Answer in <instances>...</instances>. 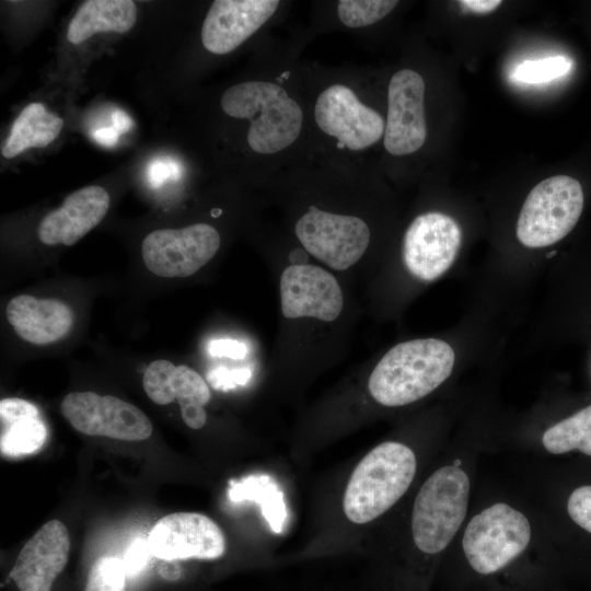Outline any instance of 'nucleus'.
I'll list each match as a JSON object with an SVG mask.
<instances>
[{"label": "nucleus", "instance_id": "f257e3e1", "mask_svg": "<svg viewBox=\"0 0 591 591\" xmlns=\"http://www.w3.org/2000/svg\"><path fill=\"white\" fill-rule=\"evenodd\" d=\"M452 347L437 338L401 343L391 348L373 369L368 389L379 404L408 405L430 394L452 373Z\"/></svg>", "mask_w": 591, "mask_h": 591}, {"label": "nucleus", "instance_id": "f03ea898", "mask_svg": "<svg viewBox=\"0 0 591 591\" xmlns=\"http://www.w3.org/2000/svg\"><path fill=\"white\" fill-rule=\"evenodd\" d=\"M417 471L413 450L385 441L358 463L344 495V512L357 524L373 521L391 509L407 491Z\"/></svg>", "mask_w": 591, "mask_h": 591}, {"label": "nucleus", "instance_id": "7ed1b4c3", "mask_svg": "<svg viewBox=\"0 0 591 591\" xmlns=\"http://www.w3.org/2000/svg\"><path fill=\"white\" fill-rule=\"evenodd\" d=\"M220 104L227 115L251 121L247 142L256 153H277L292 144L300 135L303 112L297 101L276 83H237L223 92Z\"/></svg>", "mask_w": 591, "mask_h": 591}, {"label": "nucleus", "instance_id": "20e7f679", "mask_svg": "<svg viewBox=\"0 0 591 591\" xmlns=\"http://www.w3.org/2000/svg\"><path fill=\"white\" fill-rule=\"evenodd\" d=\"M471 479L459 465L436 470L421 485L412 511V536L418 552L441 555L460 531L468 508Z\"/></svg>", "mask_w": 591, "mask_h": 591}, {"label": "nucleus", "instance_id": "39448f33", "mask_svg": "<svg viewBox=\"0 0 591 591\" xmlns=\"http://www.w3.org/2000/svg\"><path fill=\"white\" fill-rule=\"evenodd\" d=\"M580 183L567 175L540 182L526 196L517 222V237L526 247H545L564 239L583 209Z\"/></svg>", "mask_w": 591, "mask_h": 591}, {"label": "nucleus", "instance_id": "423d86ee", "mask_svg": "<svg viewBox=\"0 0 591 591\" xmlns=\"http://www.w3.org/2000/svg\"><path fill=\"white\" fill-rule=\"evenodd\" d=\"M294 232L309 253L336 270L356 264L370 243V230L362 219L314 206L297 221Z\"/></svg>", "mask_w": 591, "mask_h": 591}, {"label": "nucleus", "instance_id": "0eeeda50", "mask_svg": "<svg viewBox=\"0 0 591 591\" xmlns=\"http://www.w3.org/2000/svg\"><path fill=\"white\" fill-rule=\"evenodd\" d=\"M60 412L77 431L86 436L142 441L153 430L141 409L112 395L72 392L62 399Z\"/></svg>", "mask_w": 591, "mask_h": 591}, {"label": "nucleus", "instance_id": "6e6552de", "mask_svg": "<svg viewBox=\"0 0 591 591\" xmlns=\"http://www.w3.org/2000/svg\"><path fill=\"white\" fill-rule=\"evenodd\" d=\"M220 235L207 223L182 229H161L149 233L142 242L147 268L165 278L188 277L206 265L218 252Z\"/></svg>", "mask_w": 591, "mask_h": 591}, {"label": "nucleus", "instance_id": "1a4fd4ad", "mask_svg": "<svg viewBox=\"0 0 591 591\" xmlns=\"http://www.w3.org/2000/svg\"><path fill=\"white\" fill-rule=\"evenodd\" d=\"M461 244L462 231L453 218L441 212L424 213L406 230L404 263L414 277L432 281L452 266Z\"/></svg>", "mask_w": 591, "mask_h": 591}, {"label": "nucleus", "instance_id": "9d476101", "mask_svg": "<svg viewBox=\"0 0 591 591\" xmlns=\"http://www.w3.org/2000/svg\"><path fill=\"white\" fill-rule=\"evenodd\" d=\"M151 554L162 560H212L224 555L227 544L220 526L197 512H174L161 518L148 536Z\"/></svg>", "mask_w": 591, "mask_h": 591}, {"label": "nucleus", "instance_id": "9b49d317", "mask_svg": "<svg viewBox=\"0 0 591 591\" xmlns=\"http://www.w3.org/2000/svg\"><path fill=\"white\" fill-rule=\"evenodd\" d=\"M314 118L320 129L336 138L346 148L363 150L382 137V116L359 101L344 84H333L318 95Z\"/></svg>", "mask_w": 591, "mask_h": 591}, {"label": "nucleus", "instance_id": "f8f14e48", "mask_svg": "<svg viewBox=\"0 0 591 591\" xmlns=\"http://www.w3.org/2000/svg\"><path fill=\"white\" fill-rule=\"evenodd\" d=\"M425 81L410 69L395 72L389 83L384 147L393 155L419 150L426 141Z\"/></svg>", "mask_w": 591, "mask_h": 591}, {"label": "nucleus", "instance_id": "ddd939ff", "mask_svg": "<svg viewBox=\"0 0 591 591\" xmlns=\"http://www.w3.org/2000/svg\"><path fill=\"white\" fill-rule=\"evenodd\" d=\"M281 311L285 317H314L335 321L344 305L341 289L327 270L303 264L287 267L280 279Z\"/></svg>", "mask_w": 591, "mask_h": 591}, {"label": "nucleus", "instance_id": "4468645a", "mask_svg": "<svg viewBox=\"0 0 591 591\" xmlns=\"http://www.w3.org/2000/svg\"><path fill=\"white\" fill-rule=\"evenodd\" d=\"M142 384L148 397L158 405L176 399L186 426L192 429L205 426L207 414L204 406L211 395L207 382L194 369L163 359L155 360L146 368Z\"/></svg>", "mask_w": 591, "mask_h": 591}, {"label": "nucleus", "instance_id": "2eb2a0df", "mask_svg": "<svg viewBox=\"0 0 591 591\" xmlns=\"http://www.w3.org/2000/svg\"><path fill=\"white\" fill-rule=\"evenodd\" d=\"M69 551L66 525L50 520L24 544L10 577L20 591H50L68 561Z\"/></svg>", "mask_w": 591, "mask_h": 591}, {"label": "nucleus", "instance_id": "dca6fc26", "mask_svg": "<svg viewBox=\"0 0 591 591\" xmlns=\"http://www.w3.org/2000/svg\"><path fill=\"white\" fill-rule=\"evenodd\" d=\"M277 0H216L201 27L204 47L224 55L245 42L275 13Z\"/></svg>", "mask_w": 591, "mask_h": 591}, {"label": "nucleus", "instance_id": "f3484780", "mask_svg": "<svg viewBox=\"0 0 591 591\" xmlns=\"http://www.w3.org/2000/svg\"><path fill=\"white\" fill-rule=\"evenodd\" d=\"M109 202V195L101 186L92 185L73 192L59 208L40 220L38 239L46 245L76 244L103 220Z\"/></svg>", "mask_w": 591, "mask_h": 591}, {"label": "nucleus", "instance_id": "a211bd4d", "mask_svg": "<svg viewBox=\"0 0 591 591\" xmlns=\"http://www.w3.org/2000/svg\"><path fill=\"white\" fill-rule=\"evenodd\" d=\"M5 315L14 332L34 345H47L61 339L73 324V313L62 301L36 299L28 294L11 299Z\"/></svg>", "mask_w": 591, "mask_h": 591}, {"label": "nucleus", "instance_id": "6ab92c4d", "mask_svg": "<svg viewBox=\"0 0 591 591\" xmlns=\"http://www.w3.org/2000/svg\"><path fill=\"white\" fill-rule=\"evenodd\" d=\"M48 428L33 403L8 397L0 402V451L5 457H21L40 450Z\"/></svg>", "mask_w": 591, "mask_h": 591}, {"label": "nucleus", "instance_id": "aec40b11", "mask_svg": "<svg viewBox=\"0 0 591 591\" xmlns=\"http://www.w3.org/2000/svg\"><path fill=\"white\" fill-rule=\"evenodd\" d=\"M137 5L131 0H89L69 23L67 38L78 45L99 33H126L136 23Z\"/></svg>", "mask_w": 591, "mask_h": 591}, {"label": "nucleus", "instance_id": "412c9836", "mask_svg": "<svg viewBox=\"0 0 591 591\" xmlns=\"http://www.w3.org/2000/svg\"><path fill=\"white\" fill-rule=\"evenodd\" d=\"M63 120L42 103L26 105L15 118L2 147V155L12 159L30 148H43L60 134Z\"/></svg>", "mask_w": 591, "mask_h": 591}, {"label": "nucleus", "instance_id": "4be33fe9", "mask_svg": "<svg viewBox=\"0 0 591 591\" xmlns=\"http://www.w3.org/2000/svg\"><path fill=\"white\" fill-rule=\"evenodd\" d=\"M229 496L232 501L251 500L260 506L262 514L275 533L283 530L287 508L283 493L268 475H251L240 482H231Z\"/></svg>", "mask_w": 591, "mask_h": 591}, {"label": "nucleus", "instance_id": "5701e85b", "mask_svg": "<svg viewBox=\"0 0 591 591\" xmlns=\"http://www.w3.org/2000/svg\"><path fill=\"white\" fill-rule=\"evenodd\" d=\"M542 444L551 454L578 450L591 456V405L547 428Z\"/></svg>", "mask_w": 591, "mask_h": 591}, {"label": "nucleus", "instance_id": "b1692460", "mask_svg": "<svg viewBox=\"0 0 591 591\" xmlns=\"http://www.w3.org/2000/svg\"><path fill=\"white\" fill-rule=\"evenodd\" d=\"M398 4L393 0H340L337 13L348 27H363L385 18Z\"/></svg>", "mask_w": 591, "mask_h": 591}, {"label": "nucleus", "instance_id": "393cba45", "mask_svg": "<svg viewBox=\"0 0 591 591\" xmlns=\"http://www.w3.org/2000/svg\"><path fill=\"white\" fill-rule=\"evenodd\" d=\"M572 68V60L567 56H552L541 59L524 60L519 63L511 77L513 81L525 84H540L566 76Z\"/></svg>", "mask_w": 591, "mask_h": 591}, {"label": "nucleus", "instance_id": "a878e982", "mask_svg": "<svg viewBox=\"0 0 591 591\" xmlns=\"http://www.w3.org/2000/svg\"><path fill=\"white\" fill-rule=\"evenodd\" d=\"M126 576L121 559L100 557L89 571L84 591H126Z\"/></svg>", "mask_w": 591, "mask_h": 591}, {"label": "nucleus", "instance_id": "bb28decb", "mask_svg": "<svg viewBox=\"0 0 591 591\" xmlns=\"http://www.w3.org/2000/svg\"><path fill=\"white\" fill-rule=\"evenodd\" d=\"M567 512L579 528L591 534V485L572 490L567 500Z\"/></svg>", "mask_w": 591, "mask_h": 591}, {"label": "nucleus", "instance_id": "cd10ccee", "mask_svg": "<svg viewBox=\"0 0 591 591\" xmlns=\"http://www.w3.org/2000/svg\"><path fill=\"white\" fill-rule=\"evenodd\" d=\"M252 378V371L248 368L228 369L217 367L207 374V381L217 390L227 391L236 385L246 384Z\"/></svg>", "mask_w": 591, "mask_h": 591}, {"label": "nucleus", "instance_id": "c85d7f7f", "mask_svg": "<svg viewBox=\"0 0 591 591\" xmlns=\"http://www.w3.org/2000/svg\"><path fill=\"white\" fill-rule=\"evenodd\" d=\"M181 164L172 158H159L147 166V179L152 187H160L166 182L177 179L181 176Z\"/></svg>", "mask_w": 591, "mask_h": 591}, {"label": "nucleus", "instance_id": "c756f323", "mask_svg": "<svg viewBox=\"0 0 591 591\" xmlns=\"http://www.w3.org/2000/svg\"><path fill=\"white\" fill-rule=\"evenodd\" d=\"M207 351L212 357H225L241 360L247 356L248 348L243 341L236 339L218 338L208 343Z\"/></svg>", "mask_w": 591, "mask_h": 591}, {"label": "nucleus", "instance_id": "7c9ffc66", "mask_svg": "<svg viewBox=\"0 0 591 591\" xmlns=\"http://www.w3.org/2000/svg\"><path fill=\"white\" fill-rule=\"evenodd\" d=\"M148 553H151L148 543L142 540L135 541L128 548L124 565L127 573H135L141 570L148 559Z\"/></svg>", "mask_w": 591, "mask_h": 591}, {"label": "nucleus", "instance_id": "2f4dec72", "mask_svg": "<svg viewBox=\"0 0 591 591\" xmlns=\"http://www.w3.org/2000/svg\"><path fill=\"white\" fill-rule=\"evenodd\" d=\"M460 5L471 12L477 14L489 13L500 7L499 0H463L459 1Z\"/></svg>", "mask_w": 591, "mask_h": 591}, {"label": "nucleus", "instance_id": "473e14b6", "mask_svg": "<svg viewBox=\"0 0 591 591\" xmlns=\"http://www.w3.org/2000/svg\"><path fill=\"white\" fill-rule=\"evenodd\" d=\"M119 136L113 127H102L92 132V138L104 147L115 146Z\"/></svg>", "mask_w": 591, "mask_h": 591}, {"label": "nucleus", "instance_id": "72a5a7b5", "mask_svg": "<svg viewBox=\"0 0 591 591\" xmlns=\"http://www.w3.org/2000/svg\"><path fill=\"white\" fill-rule=\"evenodd\" d=\"M134 126L130 116L123 109H115L112 113V127L119 134L127 132Z\"/></svg>", "mask_w": 591, "mask_h": 591}, {"label": "nucleus", "instance_id": "f704fd0d", "mask_svg": "<svg viewBox=\"0 0 591 591\" xmlns=\"http://www.w3.org/2000/svg\"><path fill=\"white\" fill-rule=\"evenodd\" d=\"M166 564L159 568V573L167 580H176L181 576V568L176 561L164 560Z\"/></svg>", "mask_w": 591, "mask_h": 591}, {"label": "nucleus", "instance_id": "c9c22d12", "mask_svg": "<svg viewBox=\"0 0 591 591\" xmlns=\"http://www.w3.org/2000/svg\"><path fill=\"white\" fill-rule=\"evenodd\" d=\"M537 591H542V590H537Z\"/></svg>", "mask_w": 591, "mask_h": 591}]
</instances>
